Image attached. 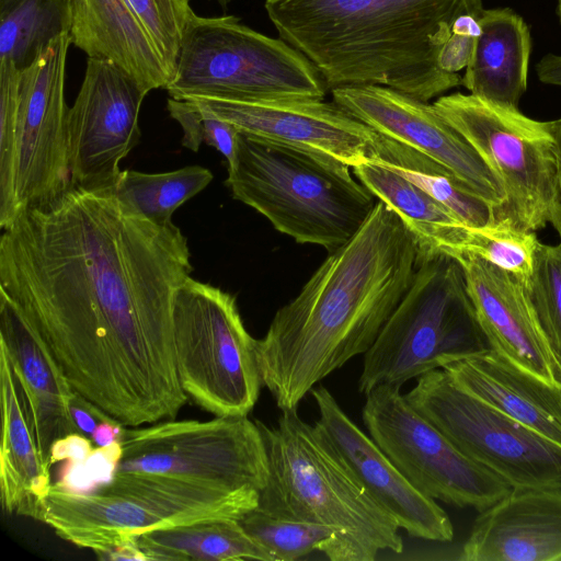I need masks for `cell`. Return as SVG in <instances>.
<instances>
[{"mask_svg": "<svg viewBox=\"0 0 561 561\" xmlns=\"http://www.w3.org/2000/svg\"><path fill=\"white\" fill-rule=\"evenodd\" d=\"M193 266L186 238L112 191L69 188L2 229L0 294L72 389L126 427L173 420L187 400L173 306Z\"/></svg>", "mask_w": 561, "mask_h": 561, "instance_id": "cell-1", "label": "cell"}, {"mask_svg": "<svg viewBox=\"0 0 561 561\" xmlns=\"http://www.w3.org/2000/svg\"><path fill=\"white\" fill-rule=\"evenodd\" d=\"M416 267L412 234L377 199L358 231L330 252L256 341L262 383L278 409H296L318 382L370 348Z\"/></svg>", "mask_w": 561, "mask_h": 561, "instance_id": "cell-2", "label": "cell"}, {"mask_svg": "<svg viewBox=\"0 0 561 561\" xmlns=\"http://www.w3.org/2000/svg\"><path fill=\"white\" fill-rule=\"evenodd\" d=\"M482 0H266L278 35L329 89L383 85L423 102L461 85L444 69L462 16Z\"/></svg>", "mask_w": 561, "mask_h": 561, "instance_id": "cell-3", "label": "cell"}, {"mask_svg": "<svg viewBox=\"0 0 561 561\" xmlns=\"http://www.w3.org/2000/svg\"><path fill=\"white\" fill-rule=\"evenodd\" d=\"M270 469L262 432L245 416L125 428L96 490L136 500L178 524L241 519L259 504Z\"/></svg>", "mask_w": 561, "mask_h": 561, "instance_id": "cell-4", "label": "cell"}, {"mask_svg": "<svg viewBox=\"0 0 561 561\" xmlns=\"http://www.w3.org/2000/svg\"><path fill=\"white\" fill-rule=\"evenodd\" d=\"M255 422L270 469L259 508L332 528V561H374L380 550L402 552L399 524L368 493L317 423L305 422L297 408L282 411L276 425Z\"/></svg>", "mask_w": 561, "mask_h": 561, "instance_id": "cell-5", "label": "cell"}, {"mask_svg": "<svg viewBox=\"0 0 561 561\" xmlns=\"http://www.w3.org/2000/svg\"><path fill=\"white\" fill-rule=\"evenodd\" d=\"M350 168L325 154L240 131L226 184L279 232L332 252L358 231L377 202Z\"/></svg>", "mask_w": 561, "mask_h": 561, "instance_id": "cell-6", "label": "cell"}, {"mask_svg": "<svg viewBox=\"0 0 561 561\" xmlns=\"http://www.w3.org/2000/svg\"><path fill=\"white\" fill-rule=\"evenodd\" d=\"M489 348L460 264L440 254L417 264L409 289L364 354L358 391L401 387Z\"/></svg>", "mask_w": 561, "mask_h": 561, "instance_id": "cell-7", "label": "cell"}, {"mask_svg": "<svg viewBox=\"0 0 561 561\" xmlns=\"http://www.w3.org/2000/svg\"><path fill=\"white\" fill-rule=\"evenodd\" d=\"M328 89L312 62L280 37L256 32L234 15L196 13L165 88L175 100L233 102L323 100Z\"/></svg>", "mask_w": 561, "mask_h": 561, "instance_id": "cell-8", "label": "cell"}, {"mask_svg": "<svg viewBox=\"0 0 561 561\" xmlns=\"http://www.w3.org/2000/svg\"><path fill=\"white\" fill-rule=\"evenodd\" d=\"M433 106L499 176L505 199L493 210V220L529 232L551 226L560 237L561 175L553 121L533 119L518 107L461 92L442 95Z\"/></svg>", "mask_w": 561, "mask_h": 561, "instance_id": "cell-9", "label": "cell"}, {"mask_svg": "<svg viewBox=\"0 0 561 561\" xmlns=\"http://www.w3.org/2000/svg\"><path fill=\"white\" fill-rule=\"evenodd\" d=\"M256 341L247 331L234 296L190 277L173 306V344L179 382L215 416H245L262 383Z\"/></svg>", "mask_w": 561, "mask_h": 561, "instance_id": "cell-10", "label": "cell"}, {"mask_svg": "<svg viewBox=\"0 0 561 561\" xmlns=\"http://www.w3.org/2000/svg\"><path fill=\"white\" fill-rule=\"evenodd\" d=\"M465 456L511 488H561V447L459 387L447 371L404 394Z\"/></svg>", "mask_w": 561, "mask_h": 561, "instance_id": "cell-11", "label": "cell"}, {"mask_svg": "<svg viewBox=\"0 0 561 561\" xmlns=\"http://www.w3.org/2000/svg\"><path fill=\"white\" fill-rule=\"evenodd\" d=\"M362 416L371 439L420 492L434 500L481 512L511 490L419 413L401 387L369 391Z\"/></svg>", "mask_w": 561, "mask_h": 561, "instance_id": "cell-12", "label": "cell"}, {"mask_svg": "<svg viewBox=\"0 0 561 561\" xmlns=\"http://www.w3.org/2000/svg\"><path fill=\"white\" fill-rule=\"evenodd\" d=\"M148 94L110 61L88 58L83 80L68 112L70 188L112 191L119 163L139 142V112Z\"/></svg>", "mask_w": 561, "mask_h": 561, "instance_id": "cell-13", "label": "cell"}, {"mask_svg": "<svg viewBox=\"0 0 561 561\" xmlns=\"http://www.w3.org/2000/svg\"><path fill=\"white\" fill-rule=\"evenodd\" d=\"M71 38L65 33L21 71L16 196L19 214L58 199L70 188L67 154L69 107L66 64Z\"/></svg>", "mask_w": 561, "mask_h": 561, "instance_id": "cell-14", "label": "cell"}, {"mask_svg": "<svg viewBox=\"0 0 561 561\" xmlns=\"http://www.w3.org/2000/svg\"><path fill=\"white\" fill-rule=\"evenodd\" d=\"M331 93L336 104L379 134L446 168L493 210L503 204L505 192L499 176L433 104L375 84L339 87Z\"/></svg>", "mask_w": 561, "mask_h": 561, "instance_id": "cell-15", "label": "cell"}, {"mask_svg": "<svg viewBox=\"0 0 561 561\" xmlns=\"http://www.w3.org/2000/svg\"><path fill=\"white\" fill-rule=\"evenodd\" d=\"M239 131L335 158L354 168L378 161L389 138L342 106L319 99L233 102L192 98Z\"/></svg>", "mask_w": 561, "mask_h": 561, "instance_id": "cell-16", "label": "cell"}, {"mask_svg": "<svg viewBox=\"0 0 561 561\" xmlns=\"http://www.w3.org/2000/svg\"><path fill=\"white\" fill-rule=\"evenodd\" d=\"M316 422L364 488L411 537L450 541L454 528L436 500L420 492L393 465L371 437L342 410L323 386L314 387Z\"/></svg>", "mask_w": 561, "mask_h": 561, "instance_id": "cell-17", "label": "cell"}, {"mask_svg": "<svg viewBox=\"0 0 561 561\" xmlns=\"http://www.w3.org/2000/svg\"><path fill=\"white\" fill-rule=\"evenodd\" d=\"M460 264L478 321L490 347L516 367L561 387L558 364L525 284L512 273L468 253Z\"/></svg>", "mask_w": 561, "mask_h": 561, "instance_id": "cell-18", "label": "cell"}, {"mask_svg": "<svg viewBox=\"0 0 561 561\" xmlns=\"http://www.w3.org/2000/svg\"><path fill=\"white\" fill-rule=\"evenodd\" d=\"M462 561H561V488H511L479 512Z\"/></svg>", "mask_w": 561, "mask_h": 561, "instance_id": "cell-19", "label": "cell"}, {"mask_svg": "<svg viewBox=\"0 0 561 561\" xmlns=\"http://www.w3.org/2000/svg\"><path fill=\"white\" fill-rule=\"evenodd\" d=\"M0 345L27 397L39 450L51 468L54 446L72 434H82L71 416L73 389L43 340L2 294Z\"/></svg>", "mask_w": 561, "mask_h": 561, "instance_id": "cell-20", "label": "cell"}, {"mask_svg": "<svg viewBox=\"0 0 561 561\" xmlns=\"http://www.w3.org/2000/svg\"><path fill=\"white\" fill-rule=\"evenodd\" d=\"M43 523L61 539L92 550L99 558L147 531L171 527L147 505L100 490L84 492L53 483L45 500Z\"/></svg>", "mask_w": 561, "mask_h": 561, "instance_id": "cell-21", "label": "cell"}, {"mask_svg": "<svg viewBox=\"0 0 561 561\" xmlns=\"http://www.w3.org/2000/svg\"><path fill=\"white\" fill-rule=\"evenodd\" d=\"M0 501L4 513L43 520L53 485L39 450L27 397L0 345Z\"/></svg>", "mask_w": 561, "mask_h": 561, "instance_id": "cell-22", "label": "cell"}, {"mask_svg": "<svg viewBox=\"0 0 561 561\" xmlns=\"http://www.w3.org/2000/svg\"><path fill=\"white\" fill-rule=\"evenodd\" d=\"M71 44L88 58L112 62L148 93L172 80L150 35L127 0H71Z\"/></svg>", "mask_w": 561, "mask_h": 561, "instance_id": "cell-23", "label": "cell"}, {"mask_svg": "<svg viewBox=\"0 0 561 561\" xmlns=\"http://www.w3.org/2000/svg\"><path fill=\"white\" fill-rule=\"evenodd\" d=\"M462 389L561 447V387L516 367L492 348L443 366Z\"/></svg>", "mask_w": 561, "mask_h": 561, "instance_id": "cell-24", "label": "cell"}, {"mask_svg": "<svg viewBox=\"0 0 561 561\" xmlns=\"http://www.w3.org/2000/svg\"><path fill=\"white\" fill-rule=\"evenodd\" d=\"M480 34L461 79L470 94L518 107L527 90L531 36L510 8L483 9Z\"/></svg>", "mask_w": 561, "mask_h": 561, "instance_id": "cell-25", "label": "cell"}, {"mask_svg": "<svg viewBox=\"0 0 561 561\" xmlns=\"http://www.w3.org/2000/svg\"><path fill=\"white\" fill-rule=\"evenodd\" d=\"M352 169L374 196L402 219L414 239L417 264L453 254L466 226L453 211L383 164L368 161Z\"/></svg>", "mask_w": 561, "mask_h": 561, "instance_id": "cell-26", "label": "cell"}, {"mask_svg": "<svg viewBox=\"0 0 561 561\" xmlns=\"http://www.w3.org/2000/svg\"><path fill=\"white\" fill-rule=\"evenodd\" d=\"M147 561H272L239 519H206L147 531L136 538Z\"/></svg>", "mask_w": 561, "mask_h": 561, "instance_id": "cell-27", "label": "cell"}, {"mask_svg": "<svg viewBox=\"0 0 561 561\" xmlns=\"http://www.w3.org/2000/svg\"><path fill=\"white\" fill-rule=\"evenodd\" d=\"M70 24L69 0H0V61L27 68Z\"/></svg>", "mask_w": 561, "mask_h": 561, "instance_id": "cell-28", "label": "cell"}, {"mask_svg": "<svg viewBox=\"0 0 561 561\" xmlns=\"http://www.w3.org/2000/svg\"><path fill=\"white\" fill-rule=\"evenodd\" d=\"M211 180L213 173L201 165L163 173L125 170L112 192L156 225L165 227L173 225V213Z\"/></svg>", "mask_w": 561, "mask_h": 561, "instance_id": "cell-29", "label": "cell"}, {"mask_svg": "<svg viewBox=\"0 0 561 561\" xmlns=\"http://www.w3.org/2000/svg\"><path fill=\"white\" fill-rule=\"evenodd\" d=\"M393 151L391 160L380 164L417 185L465 225L478 227L493 221V207L469 191L446 168L399 141Z\"/></svg>", "mask_w": 561, "mask_h": 561, "instance_id": "cell-30", "label": "cell"}, {"mask_svg": "<svg viewBox=\"0 0 561 561\" xmlns=\"http://www.w3.org/2000/svg\"><path fill=\"white\" fill-rule=\"evenodd\" d=\"M240 524L272 561H295L318 550L330 560L336 535L327 526L267 513L257 506Z\"/></svg>", "mask_w": 561, "mask_h": 561, "instance_id": "cell-31", "label": "cell"}, {"mask_svg": "<svg viewBox=\"0 0 561 561\" xmlns=\"http://www.w3.org/2000/svg\"><path fill=\"white\" fill-rule=\"evenodd\" d=\"M539 240L536 232L523 231L504 220L484 226H465L451 254L468 253L503 268L527 283Z\"/></svg>", "mask_w": 561, "mask_h": 561, "instance_id": "cell-32", "label": "cell"}, {"mask_svg": "<svg viewBox=\"0 0 561 561\" xmlns=\"http://www.w3.org/2000/svg\"><path fill=\"white\" fill-rule=\"evenodd\" d=\"M21 71L0 61V227L19 215L16 196Z\"/></svg>", "mask_w": 561, "mask_h": 561, "instance_id": "cell-33", "label": "cell"}, {"mask_svg": "<svg viewBox=\"0 0 561 561\" xmlns=\"http://www.w3.org/2000/svg\"><path fill=\"white\" fill-rule=\"evenodd\" d=\"M547 342L561 367V248L538 243L525 284Z\"/></svg>", "mask_w": 561, "mask_h": 561, "instance_id": "cell-34", "label": "cell"}, {"mask_svg": "<svg viewBox=\"0 0 561 561\" xmlns=\"http://www.w3.org/2000/svg\"><path fill=\"white\" fill-rule=\"evenodd\" d=\"M159 50L171 77L184 32L195 14L190 0H127Z\"/></svg>", "mask_w": 561, "mask_h": 561, "instance_id": "cell-35", "label": "cell"}, {"mask_svg": "<svg viewBox=\"0 0 561 561\" xmlns=\"http://www.w3.org/2000/svg\"><path fill=\"white\" fill-rule=\"evenodd\" d=\"M167 108L183 130L182 145L192 151H198L202 142L214 147L228 162L236 160L240 131L231 123L218 117L194 101L170 98Z\"/></svg>", "mask_w": 561, "mask_h": 561, "instance_id": "cell-36", "label": "cell"}, {"mask_svg": "<svg viewBox=\"0 0 561 561\" xmlns=\"http://www.w3.org/2000/svg\"><path fill=\"white\" fill-rule=\"evenodd\" d=\"M70 410L78 430L90 439L100 423L114 420L75 390L70 400Z\"/></svg>", "mask_w": 561, "mask_h": 561, "instance_id": "cell-37", "label": "cell"}, {"mask_svg": "<svg viewBox=\"0 0 561 561\" xmlns=\"http://www.w3.org/2000/svg\"><path fill=\"white\" fill-rule=\"evenodd\" d=\"M557 12L561 22V0H558ZM536 70L541 82L561 87V55L543 56L537 64Z\"/></svg>", "mask_w": 561, "mask_h": 561, "instance_id": "cell-38", "label": "cell"}, {"mask_svg": "<svg viewBox=\"0 0 561 561\" xmlns=\"http://www.w3.org/2000/svg\"><path fill=\"white\" fill-rule=\"evenodd\" d=\"M126 426L115 420L100 423L91 435L96 447H106L122 439Z\"/></svg>", "mask_w": 561, "mask_h": 561, "instance_id": "cell-39", "label": "cell"}, {"mask_svg": "<svg viewBox=\"0 0 561 561\" xmlns=\"http://www.w3.org/2000/svg\"><path fill=\"white\" fill-rule=\"evenodd\" d=\"M554 125V131L559 145V157H560V175H561V117L553 121ZM561 248V236H560V242L558 244Z\"/></svg>", "mask_w": 561, "mask_h": 561, "instance_id": "cell-40", "label": "cell"}, {"mask_svg": "<svg viewBox=\"0 0 561 561\" xmlns=\"http://www.w3.org/2000/svg\"><path fill=\"white\" fill-rule=\"evenodd\" d=\"M217 2H219L221 5H226L228 4L231 0H216Z\"/></svg>", "mask_w": 561, "mask_h": 561, "instance_id": "cell-41", "label": "cell"}, {"mask_svg": "<svg viewBox=\"0 0 561 561\" xmlns=\"http://www.w3.org/2000/svg\"><path fill=\"white\" fill-rule=\"evenodd\" d=\"M69 1H71V0H69Z\"/></svg>", "mask_w": 561, "mask_h": 561, "instance_id": "cell-42", "label": "cell"}]
</instances>
